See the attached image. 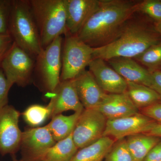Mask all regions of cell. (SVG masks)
<instances>
[{
  "label": "cell",
  "instance_id": "6da1fadb",
  "mask_svg": "<svg viewBox=\"0 0 161 161\" xmlns=\"http://www.w3.org/2000/svg\"><path fill=\"white\" fill-rule=\"evenodd\" d=\"M140 1L100 0L98 8L77 36L93 48L105 46L115 39L126 22L137 12Z\"/></svg>",
  "mask_w": 161,
  "mask_h": 161
},
{
  "label": "cell",
  "instance_id": "7a4b0ae2",
  "mask_svg": "<svg viewBox=\"0 0 161 161\" xmlns=\"http://www.w3.org/2000/svg\"><path fill=\"white\" fill-rule=\"evenodd\" d=\"M136 13L126 22L112 42L94 48L93 59L100 58L107 61L117 58L134 59L161 41L154 25L153 26L146 20L137 17Z\"/></svg>",
  "mask_w": 161,
  "mask_h": 161
},
{
  "label": "cell",
  "instance_id": "3957f363",
  "mask_svg": "<svg viewBox=\"0 0 161 161\" xmlns=\"http://www.w3.org/2000/svg\"><path fill=\"white\" fill-rule=\"evenodd\" d=\"M8 34L18 46L35 60L42 51L43 48L29 0H12Z\"/></svg>",
  "mask_w": 161,
  "mask_h": 161
},
{
  "label": "cell",
  "instance_id": "277c9868",
  "mask_svg": "<svg viewBox=\"0 0 161 161\" xmlns=\"http://www.w3.org/2000/svg\"><path fill=\"white\" fill-rule=\"evenodd\" d=\"M43 48L66 33L64 0H29Z\"/></svg>",
  "mask_w": 161,
  "mask_h": 161
},
{
  "label": "cell",
  "instance_id": "5b68a950",
  "mask_svg": "<svg viewBox=\"0 0 161 161\" xmlns=\"http://www.w3.org/2000/svg\"><path fill=\"white\" fill-rule=\"evenodd\" d=\"M62 45L60 81L76 78L93 60L94 48L81 41L77 35L66 34Z\"/></svg>",
  "mask_w": 161,
  "mask_h": 161
},
{
  "label": "cell",
  "instance_id": "8992f818",
  "mask_svg": "<svg viewBox=\"0 0 161 161\" xmlns=\"http://www.w3.org/2000/svg\"><path fill=\"white\" fill-rule=\"evenodd\" d=\"M63 38L58 37L42 50L35 60L34 73L43 87L53 93L60 82Z\"/></svg>",
  "mask_w": 161,
  "mask_h": 161
},
{
  "label": "cell",
  "instance_id": "52a82bcc",
  "mask_svg": "<svg viewBox=\"0 0 161 161\" xmlns=\"http://www.w3.org/2000/svg\"><path fill=\"white\" fill-rule=\"evenodd\" d=\"M35 66V59L14 42L1 68L11 85L25 87L31 81Z\"/></svg>",
  "mask_w": 161,
  "mask_h": 161
},
{
  "label": "cell",
  "instance_id": "ba28073f",
  "mask_svg": "<svg viewBox=\"0 0 161 161\" xmlns=\"http://www.w3.org/2000/svg\"><path fill=\"white\" fill-rule=\"evenodd\" d=\"M107 119L96 109H84L80 113L72 137L79 149L92 145L103 136Z\"/></svg>",
  "mask_w": 161,
  "mask_h": 161
},
{
  "label": "cell",
  "instance_id": "9c48e42d",
  "mask_svg": "<svg viewBox=\"0 0 161 161\" xmlns=\"http://www.w3.org/2000/svg\"><path fill=\"white\" fill-rule=\"evenodd\" d=\"M20 113L7 105L0 110V154L15 155L20 150L22 132L19 127Z\"/></svg>",
  "mask_w": 161,
  "mask_h": 161
},
{
  "label": "cell",
  "instance_id": "30bf717a",
  "mask_svg": "<svg viewBox=\"0 0 161 161\" xmlns=\"http://www.w3.org/2000/svg\"><path fill=\"white\" fill-rule=\"evenodd\" d=\"M47 126L33 128L22 132L21 160L41 161L50 148L56 144Z\"/></svg>",
  "mask_w": 161,
  "mask_h": 161
},
{
  "label": "cell",
  "instance_id": "8fae6325",
  "mask_svg": "<svg viewBox=\"0 0 161 161\" xmlns=\"http://www.w3.org/2000/svg\"><path fill=\"white\" fill-rule=\"evenodd\" d=\"M155 122L140 113L123 118L107 119L103 136L118 141L130 136L146 133Z\"/></svg>",
  "mask_w": 161,
  "mask_h": 161
},
{
  "label": "cell",
  "instance_id": "7c38bea8",
  "mask_svg": "<svg viewBox=\"0 0 161 161\" xmlns=\"http://www.w3.org/2000/svg\"><path fill=\"white\" fill-rule=\"evenodd\" d=\"M88 67L97 83L107 94H121L127 92L126 80L108 65L105 60L100 58L93 59Z\"/></svg>",
  "mask_w": 161,
  "mask_h": 161
},
{
  "label": "cell",
  "instance_id": "4fadbf2b",
  "mask_svg": "<svg viewBox=\"0 0 161 161\" xmlns=\"http://www.w3.org/2000/svg\"><path fill=\"white\" fill-rule=\"evenodd\" d=\"M66 11L65 34L77 35L99 6L100 0H64Z\"/></svg>",
  "mask_w": 161,
  "mask_h": 161
},
{
  "label": "cell",
  "instance_id": "5bb4252c",
  "mask_svg": "<svg viewBox=\"0 0 161 161\" xmlns=\"http://www.w3.org/2000/svg\"><path fill=\"white\" fill-rule=\"evenodd\" d=\"M74 80L78 97L84 109L97 108L108 94L102 89L92 73L85 70Z\"/></svg>",
  "mask_w": 161,
  "mask_h": 161
},
{
  "label": "cell",
  "instance_id": "9a60e30c",
  "mask_svg": "<svg viewBox=\"0 0 161 161\" xmlns=\"http://www.w3.org/2000/svg\"><path fill=\"white\" fill-rule=\"evenodd\" d=\"M53 93L50 100L53 105L51 118L65 111L81 112L84 109L78 97L74 79L60 81Z\"/></svg>",
  "mask_w": 161,
  "mask_h": 161
},
{
  "label": "cell",
  "instance_id": "2e32d148",
  "mask_svg": "<svg viewBox=\"0 0 161 161\" xmlns=\"http://www.w3.org/2000/svg\"><path fill=\"white\" fill-rule=\"evenodd\" d=\"M107 61L127 81L143 85L152 89L151 73L133 58H114Z\"/></svg>",
  "mask_w": 161,
  "mask_h": 161
},
{
  "label": "cell",
  "instance_id": "e0dca14e",
  "mask_svg": "<svg viewBox=\"0 0 161 161\" xmlns=\"http://www.w3.org/2000/svg\"><path fill=\"white\" fill-rule=\"evenodd\" d=\"M107 119L128 117L139 113L137 108L127 92L121 94H108L96 108Z\"/></svg>",
  "mask_w": 161,
  "mask_h": 161
},
{
  "label": "cell",
  "instance_id": "ac0fdd59",
  "mask_svg": "<svg viewBox=\"0 0 161 161\" xmlns=\"http://www.w3.org/2000/svg\"><path fill=\"white\" fill-rule=\"evenodd\" d=\"M115 141L103 136L92 145L79 149L70 161H103Z\"/></svg>",
  "mask_w": 161,
  "mask_h": 161
},
{
  "label": "cell",
  "instance_id": "d6986e66",
  "mask_svg": "<svg viewBox=\"0 0 161 161\" xmlns=\"http://www.w3.org/2000/svg\"><path fill=\"white\" fill-rule=\"evenodd\" d=\"M127 147L135 161H143L146 156L161 140L153 136L139 133L125 138Z\"/></svg>",
  "mask_w": 161,
  "mask_h": 161
},
{
  "label": "cell",
  "instance_id": "ffe728a7",
  "mask_svg": "<svg viewBox=\"0 0 161 161\" xmlns=\"http://www.w3.org/2000/svg\"><path fill=\"white\" fill-rule=\"evenodd\" d=\"M81 112H75L70 115L60 114L52 118L47 126L56 142L66 138L73 133Z\"/></svg>",
  "mask_w": 161,
  "mask_h": 161
},
{
  "label": "cell",
  "instance_id": "44dd1931",
  "mask_svg": "<svg viewBox=\"0 0 161 161\" xmlns=\"http://www.w3.org/2000/svg\"><path fill=\"white\" fill-rule=\"evenodd\" d=\"M127 92L138 108H143L160 101L159 95L154 90L146 86L127 81Z\"/></svg>",
  "mask_w": 161,
  "mask_h": 161
},
{
  "label": "cell",
  "instance_id": "7402d4cb",
  "mask_svg": "<svg viewBox=\"0 0 161 161\" xmlns=\"http://www.w3.org/2000/svg\"><path fill=\"white\" fill-rule=\"evenodd\" d=\"M72 133L66 138L56 142L41 161H70L78 150L73 141Z\"/></svg>",
  "mask_w": 161,
  "mask_h": 161
},
{
  "label": "cell",
  "instance_id": "603a6c76",
  "mask_svg": "<svg viewBox=\"0 0 161 161\" xmlns=\"http://www.w3.org/2000/svg\"><path fill=\"white\" fill-rule=\"evenodd\" d=\"M53 111V105L51 101L47 106L32 105L23 112V117L29 125L38 126L44 123L48 119L51 118Z\"/></svg>",
  "mask_w": 161,
  "mask_h": 161
},
{
  "label": "cell",
  "instance_id": "cb8c5ba5",
  "mask_svg": "<svg viewBox=\"0 0 161 161\" xmlns=\"http://www.w3.org/2000/svg\"><path fill=\"white\" fill-rule=\"evenodd\" d=\"M134 59L150 72L161 70V40Z\"/></svg>",
  "mask_w": 161,
  "mask_h": 161
},
{
  "label": "cell",
  "instance_id": "d4e9b609",
  "mask_svg": "<svg viewBox=\"0 0 161 161\" xmlns=\"http://www.w3.org/2000/svg\"><path fill=\"white\" fill-rule=\"evenodd\" d=\"M104 161H135L127 147L125 138L116 141L107 153Z\"/></svg>",
  "mask_w": 161,
  "mask_h": 161
},
{
  "label": "cell",
  "instance_id": "484cf974",
  "mask_svg": "<svg viewBox=\"0 0 161 161\" xmlns=\"http://www.w3.org/2000/svg\"><path fill=\"white\" fill-rule=\"evenodd\" d=\"M137 12L152 19L154 23L161 22V0L140 1Z\"/></svg>",
  "mask_w": 161,
  "mask_h": 161
},
{
  "label": "cell",
  "instance_id": "4316f807",
  "mask_svg": "<svg viewBox=\"0 0 161 161\" xmlns=\"http://www.w3.org/2000/svg\"><path fill=\"white\" fill-rule=\"evenodd\" d=\"M12 0H0V34H8Z\"/></svg>",
  "mask_w": 161,
  "mask_h": 161
},
{
  "label": "cell",
  "instance_id": "83f0119b",
  "mask_svg": "<svg viewBox=\"0 0 161 161\" xmlns=\"http://www.w3.org/2000/svg\"><path fill=\"white\" fill-rule=\"evenodd\" d=\"M12 86L0 68V110L8 105V94Z\"/></svg>",
  "mask_w": 161,
  "mask_h": 161
},
{
  "label": "cell",
  "instance_id": "f1b7e54d",
  "mask_svg": "<svg viewBox=\"0 0 161 161\" xmlns=\"http://www.w3.org/2000/svg\"><path fill=\"white\" fill-rule=\"evenodd\" d=\"M13 43V40L9 34H0V68Z\"/></svg>",
  "mask_w": 161,
  "mask_h": 161
},
{
  "label": "cell",
  "instance_id": "f546056e",
  "mask_svg": "<svg viewBox=\"0 0 161 161\" xmlns=\"http://www.w3.org/2000/svg\"><path fill=\"white\" fill-rule=\"evenodd\" d=\"M142 114L158 123L161 124V103H157L142 108Z\"/></svg>",
  "mask_w": 161,
  "mask_h": 161
},
{
  "label": "cell",
  "instance_id": "4dcf8cb0",
  "mask_svg": "<svg viewBox=\"0 0 161 161\" xmlns=\"http://www.w3.org/2000/svg\"><path fill=\"white\" fill-rule=\"evenodd\" d=\"M143 161H161V140L150 150Z\"/></svg>",
  "mask_w": 161,
  "mask_h": 161
},
{
  "label": "cell",
  "instance_id": "1f68e13d",
  "mask_svg": "<svg viewBox=\"0 0 161 161\" xmlns=\"http://www.w3.org/2000/svg\"><path fill=\"white\" fill-rule=\"evenodd\" d=\"M150 72L152 78V89L157 92L161 101V70H156Z\"/></svg>",
  "mask_w": 161,
  "mask_h": 161
},
{
  "label": "cell",
  "instance_id": "d6a6232c",
  "mask_svg": "<svg viewBox=\"0 0 161 161\" xmlns=\"http://www.w3.org/2000/svg\"><path fill=\"white\" fill-rule=\"evenodd\" d=\"M145 134L161 138V124L155 122L150 127V130Z\"/></svg>",
  "mask_w": 161,
  "mask_h": 161
},
{
  "label": "cell",
  "instance_id": "836d02e7",
  "mask_svg": "<svg viewBox=\"0 0 161 161\" xmlns=\"http://www.w3.org/2000/svg\"><path fill=\"white\" fill-rule=\"evenodd\" d=\"M154 25L156 31L158 33L161 38V21L158 23H154Z\"/></svg>",
  "mask_w": 161,
  "mask_h": 161
},
{
  "label": "cell",
  "instance_id": "e575fe53",
  "mask_svg": "<svg viewBox=\"0 0 161 161\" xmlns=\"http://www.w3.org/2000/svg\"><path fill=\"white\" fill-rule=\"evenodd\" d=\"M12 157L13 161H23L21 159H18L16 158V157L15 155L12 156Z\"/></svg>",
  "mask_w": 161,
  "mask_h": 161
}]
</instances>
